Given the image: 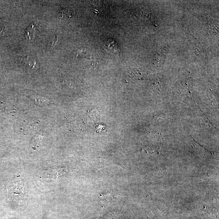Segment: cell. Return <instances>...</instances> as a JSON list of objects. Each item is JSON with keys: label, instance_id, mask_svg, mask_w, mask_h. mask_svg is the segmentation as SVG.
<instances>
[{"label": "cell", "instance_id": "cell-2", "mask_svg": "<svg viewBox=\"0 0 219 219\" xmlns=\"http://www.w3.org/2000/svg\"><path fill=\"white\" fill-rule=\"evenodd\" d=\"M20 60L21 62L23 64L26 65L32 68H35V65L36 64V61L29 56L26 57H20Z\"/></svg>", "mask_w": 219, "mask_h": 219}, {"label": "cell", "instance_id": "cell-1", "mask_svg": "<svg viewBox=\"0 0 219 219\" xmlns=\"http://www.w3.org/2000/svg\"><path fill=\"white\" fill-rule=\"evenodd\" d=\"M25 189L21 181L13 183L10 189V194L14 199H20L24 194Z\"/></svg>", "mask_w": 219, "mask_h": 219}, {"label": "cell", "instance_id": "cell-4", "mask_svg": "<svg viewBox=\"0 0 219 219\" xmlns=\"http://www.w3.org/2000/svg\"><path fill=\"white\" fill-rule=\"evenodd\" d=\"M58 40V37L57 36H55L54 37L52 41L50 42L49 43V45L50 47L51 48H53L55 45L57 43Z\"/></svg>", "mask_w": 219, "mask_h": 219}, {"label": "cell", "instance_id": "cell-3", "mask_svg": "<svg viewBox=\"0 0 219 219\" xmlns=\"http://www.w3.org/2000/svg\"><path fill=\"white\" fill-rule=\"evenodd\" d=\"M73 14L70 10L68 9H63L60 11L59 12V16L60 18H70L72 17Z\"/></svg>", "mask_w": 219, "mask_h": 219}]
</instances>
